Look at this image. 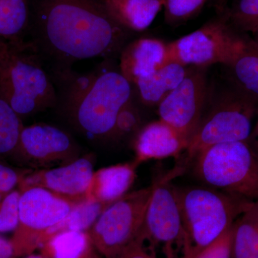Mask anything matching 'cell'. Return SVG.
<instances>
[{
  "instance_id": "6da1fadb",
  "label": "cell",
  "mask_w": 258,
  "mask_h": 258,
  "mask_svg": "<svg viewBox=\"0 0 258 258\" xmlns=\"http://www.w3.org/2000/svg\"><path fill=\"white\" fill-rule=\"evenodd\" d=\"M128 30L107 13L101 0H43L37 10V52L60 64L120 53Z\"/></svg>"
},
{
  "instance_id": "7a4b0ae2",
  "label": "cell",
  "mask_w": 258,
  "mask_h": 258,
  "mask_svg": "<svg viewBox=\"0 0 258 258\" xmlns=\"http://www.w3.org/2000/svg\"><path fill=\"white\" fill-rule=\"evenodd\" d=\"M62 74L66 83L57 105L64 118L88 138L110 140L117 115L134 97L132 85L120 70L111 68H98L82 76Z\"/></svg>"
},
{
  "instance_id": "3957f363",
  "label": "cell",
  "mask_w": 258,
  "mask_h": 258,
  "mask_svg": "<svg viewBox=\"0 0 258 258\" xmlns=\"http://www.w3.org/2000/svg\"><path fill=\"white\" fill-rule=\"evenodd\" d=\"M0 96L22 119L57 105L55 86L31 42L0 39Z\"/></svg>"
},
{
  "instance_id": "277c9868",
  "label": "cell",
  "mask_w": 258,
  "mask_h": 258,
  "mask_svg": "<svg viewBox=\"0 0 258 258\" xmlns=\"http://www.w3.org/2000/svg\"><path fill=\"white\" fill-rule=\"evenodd\" d=\"M183 225V258H193L233 225L253 202L210 186L176 188Z\"/></svg>"
},
{
  "instance_id": "5b68a950",
  "label": "cell",
  "mask_w": 258,
  "mask_h": 258,
  "mask_svg": "<svg viewBox=\"0 0 258 258\" xmlns=\"http://www.w3.org/2000/svg\"><path fill=\"white\" fill-rule=\"evenodd\" d=\"M193 159L195 176L206 186L247 201L258 200V158L247 141L212 146Z\"/></svg>"
},
{
  "instance_id": "8992f818",
  "label": "cell",
  "mask_w": 258,
  "mask_h": 258,
  "mask_svg": "<svg viewBox=\"0 0 258 258\" xmlns=\"http://www.w3.org/2000/svg\"><path fill=\"white\" fill-rule=\"evenodd\" d=\"M152 186L128 192L108 207L88 230L102 257L113 258L137 240L143 230Z\"/></svg>"
},
{
  "instance_id": "52a82bcc",
  "label": "cell",
  "mask_w": 258,
  "mask_h": 258,
  "mask_svg": "<svg viewBox=\"0 0 258 258\" xmlns=\"http://www.w3.org/2000/svg\"><path fill=\"white\" fill-rule=\"evenodd\" d=\"M20 191L18 225L10 239L17 258L40 249L44 234L79 203L40 187Z\"/></svg>"
},
{
  "instance_id": "ba28073f",
  "label": "cell",
  "mask_w": 258,
  "mask_h": 258,
  "mask_svg": "<svg viewBox=\"0 0 258 258\" xmlns=\"http://www.w3.org/2000/svg\"><path fill=\"white\" fill-rule=\"evenodd\" d=\"M257 107L239 91L222 98L201 120L190 139L185 150L187 159L191 160L202 151L217 144L247 141Z\"/></svg>"
},
{
  "instance_id": "9c48e42d",
  "label": "cell",
  "mask_w": 258,
  "mask_h": 258,
  "mask_svg": "<svg viewBox=\"0 0 258 258\" xmlns=\"http://www.w3.org/2000/svg\"><path fill=\"white\" fill-rule=\"evenodd\" d=\"M247 42L224 20H213L168 44L169 60L186 67L203 68L216 63L230 66Z\"/></svg>"
},
{
  "instance_id": "30bf717a",
  "label": "cell",
  "mask_w": 258,
  "mask_h": 258,
  "mask_svg": "<svg viewBox=\"0 0 258 258\" xmlns=\"http://www.w3.org/2000/svg\"><path fill=\"white\" fill-rule=\"evenodd\" d=\"M81 157L79 144L58 127L39 123L24 126L9 161L18 167L38 170L62 166Z\"/></svg>"
},
{
  "instance_id": "8fae6325",
  "label": "cell",
  "mask_w": 258,
  "mask_h": 258,
  "mask_svg": "<svg viewBox=\"0 0 258 258\" xmlns=\"http://www.w3.org/2000/svg\"><path fill=\"white\" fill-rule=\"evenodd\" d=\"M170 175L152 185L150 200L141 235L153 245H160L166 258H172L174 246L181 248L183 225L176 187L169 184Z\"/></svg>"
},
{
  "instance_id": "7c38bea8",
  "label": "cell",
  "mask_w": 258,
  "mask_h": 258,
  "mask_svg": "<svg viewBox=\"0 0 258 258\" xmlns=\"http://www.w3.org/2000/svg\"><path fill=\"white\" fill-rule=\"evenodd\" d=\"M206 96L205 71H188L182 82L158 106L159 119L190 141L201 121Z\"/></svg>"
},
{
  "instance_id": "4fadbf2b",
  "label": "cell",
  "mask_w": 258,
  "mask_h": 258,
  "mask_svg": "<svg viewBox=\"0 0 258 258\" xmlns=\"http://www.w3.org/2000/svg\"><path fill=\"white\" fill-rule=\"evenodd\" d=\"M94 173L91 154L83 156L64 165L32 170L19 185L20 191L40 187L80 203L86 199L88 186Z\"/></svg>"
},
{
  "instance_id": "5bb4252c",
  "label": "cell",
  "mask_w": 258,
  "mask_h": 258,
  "mask_svg": "<svg viewBox=\"0 0 258 258\" xmlns=\"http://www.w3.org/2000/svg\"><path fill=\"white\" fill-rule=\"evenodd\" d=\"M189 140L171 125L159 119L151 122L134 136V161L138 165L144 161L174 157L185 152Z\"/></svg>"
},
{
  "instance_id": "9a60e30c",
  "label": "cell",
  "mask_w": 258,
  "mask_h": 258,
  "mask_svg": "<svg viewBox=\"0 0 258 258\" xmlns=\"http://www.w3.org/2000/svg\"><path fill=\"white\" fill-rule=\"evenodd\" d=\"M168 63V44L151 37L128 42L120 53V72L132 86Z\"/></svg>"
},
{
  "instance_id": "2e32d148",
  "label": "cell",
  "mask_w": 258,
  "mask_h": 258,
  "mask_svg": "<svg viewBox=\"0 0 258 258\" xmlns=\"http://www.w3.org/2000/svg\"><path fill=\"white\" fill-rule=\"evenodd\" d=\"M135 161L115 164L94 171L86 199L111 205L128 193L137 178Z\"/></svg>"
},
{
  "instance_id": "e0dca14e",
  "label": "cell",
  "mask_w": 258,
  "mask_h": 258,
  "mask_svg": "<svg viewBox=\"0 0 258 258\" xmlns=\"http://www.w3.org/2000/svg\"><path fill=\"white\" fill-rule=\"evenodd\" d=\"M113 20L128 32H142L152 25L164 0H101Z\"/></svg>"
},
{
  "instance_id": "ac0fdd59",
  "label": "cell",
  "mask_w": 258,
  "mask_h": 258,
  "mask_svg": "<svg viewBox=\"0 0 258 258\" xmlns=\"http://www.w3.org/2000/svg\"><path fill=\"white\" fill-rule=\"evenodd\" d=\"M189 70L186 66L170 62L132 86L139 100L147 106H159L164 98L182 82Z\"/></svg>"
},
{
  "instance_id": "d6986e66",
  "label": "cell",
  "mask_w": 258,
  "mask_h": 258,
  "mask_svg": "<svg viewBox=\"0 0 258 258\" xmlns=\"http://www.w3.org/2000/svg\"><path fill=\"white\" fill-rule=\"evenodd\" d=\"M239 92L258 106V44L247 42L229 66Z\"/></svg>"
},
{
  "instance_id": "ffe728a7",
  "label": "cell",
  "mask_w": 258,
  "mask_h": 258,
  "mask_svg": "<svg viewBox=\"0 0 258 258\" xmlns=\"http://www.w3.org/2000/svg\"><path fill=\"white\" fill-rule=\"evenodd\" d=\"M232 258H258V200L233 224Z\"/></svg>"
},
{
  "instance_id": "44dd1931",
  "label": "cell",
  "mask_w": 258,
  "mask_h": 258,
  "mask_svg": "<svg viewBox=\"0 0 258 258\" xmlns=\"http://www.w3.org/2000/svg\"><path fill=\"white\" fill-rule=\"evenodd\" d=\"M108 206L109 205L106 204L88 199L80 202L61 221L44 234L40 247L52 236L60 232L67 231L88 232Z\"/></svg>"
},
{
  "instance_id": "7402d4cb",
  "label": "cell",
  "mask_w": 258,
  "mask_h": 258,
  "mask_svg": "<svg viewBox=\"0 0 258 258\" xmlns=\"http://www.w3.org/2000/svg\"><path fill=\"white\" fill-rule=\"evenodd\" d=\"M30 22L29 0H0V39L25 41Z\"/></svg>"
},
{
  "instance_id": "603a6c76",
  "label": "cell",
  "mask_w": 258,
  "mask_h": 258,
  "mask_svg": "<svg viewBox=\"0 0 258 258\" xmlns=\"http://www.w3.org/2000/svg\"><path fill=\"white\" fill-rule=\"evenodd\" d=\"M92 247L88 231H67L52 236L40 249L46 258H81Z\"/></svg>"
},
{
  "instance_id": "cb8c5ba5",
  "label": "cell",
  "mask_w": 258,
  "mask_h": 258,
  "mask_svg": "<svg viewBox=\"0 0 258 258\" xmlns=\"http://www.w3.org/2000/svg\"><path fill=\"white\" fill-rule=\"evenodd\" d=\"M24 126L20 115L0 96V162L9 161Z\"/></svg>"
},
{
  "instance_id": "d4e9b609",
  "label": "cell",
  "mask_w": 258,
  "mask_h": 258,
  "mask_svg": "<svg viewBox=\"0 0 258 258\" xmlns=\"http://www.w3.org/2000/svg\"><path fill=\"white\" fill-rule=\"evenodd\" d=\"M143 125L142 113L132 98L117 115L110 140L120 142L134 137Z\"/></svg>"
},
{
  "instance_id": "484cf974",
  "label": "cell",
  "mask_w": 258,
  "mask_h": 258,
  "mask_svg": "<svg viewBox=\"0 0 258 258\" xmlns=\"http://www.w3.org/2000/svg\"><path fill=\"white\" fill-rule=\"evenodd\" d=\"M208 0H164L166 22L176 24L185 21L201 10Z\"/></svg>"
},
{
  "instance_id": "4316f807",
  "label": "cell",
  "mask_w": 258,
  "mask_h": 258,
  "mask_svg": "<svg viewBox=\"0 0 258 258\" xmlns=\"http://www.w3.org/2000/svg\"><path fill=\"white\" fill-rule=\"evenodd\" d=\"M231 19L240 30L254 34L258 30V0H239Z\"/></svg>"
},
{
  "instance_id": "83f0119b",
  "label": "cell",
  "mask_w": 258,
  "mask_h": 258,
  "mask_svg": "<svg viewBox=\"0 0 258 258\" xmlns=\"http://www.w3.org/2000/svg\"><path fill=\"white\" fill-rule=\"evenodd\" d=\"M20 190L15 189L0 201V235L14 232L18 225Z\"/></svg>"
},
{
  "instance_id": "f1b7e54d",
  "label": "cell",
  "mask_w": 258,
  "mask_h": 258,
  "mask_svg": "<svg viewBox=\"0 0 258 258\" xmlns=\"http://www.w3.org/2000/svg\"><path fill=\"white\" fill-rule=\"evenodd\" d=\"M233 225L193 258H232Z\"/></svg>"
},
{
  "instance_id": "f546056e",
  "label": "cell",
  "mask_w": 258,
  "mask_h": 258,
  "mask_svg": "<svg viewBox=\"0 0 258 258\" xmlns=\"http://www.w3.org/2000/svg\"><path fill=\"white\" fill-rule=\"evenodd\" d=\"M31 171L10 166L6 162H0V192L8 195L18 189L23 178Z\"/></svg>"
},
{
  "instance_id": "4dcf8cb0",
  "label": "cell",
  "mask_w": 258,
  "mask_h": 258,
  "mask_svg": "<svg viewBox=\"0 0 258 258\" xmlns=\"http://www.w3.org/2000/svg\"><path fill=\"white\" fill-rule=\"evenodd\" d=\"M113 258H157V257L154 252L149 251V249L146 247L145 240L140 235L137 240H134Z\"/></svg>"
},
{
  "instance_id": "1f68e13d",
  "label": "cell",
  "mask_w": 258,
  "mask_h": 258,
  "mask_svg": "<svg viewBox=\"0 0 258 258\" xmlns=\"http://www.w3.org/2000/svg\"><path fill=\"white\" fill-rule=\"evenodd\" d=\"M0 258H17L11 241L0 235Z\"/></svg>"
},
{
  "instance_id": "d6a6232c",
  "label": "cell",
  "mask_w": 258,
  "mask_h": 258,
  "mask_svg": "<svg viewBox=\"0 0 258 258\" xmlns=\"http://www.w3.org/2000/svg\"><path fill=\"white\" fill-rule=\"evenodd\" d=\"M256 115H257V120H256L252 132H251L250 136L247 142H248L249 146L252 148L254 154L258 158V107Z\"/></svg>"
},
{
  "instance_id": "836d02e7",
  "label": "cell",
  "mask_w": 258,
  "mask_h": 258,
  "mask_svg": "<svg viewBox=\"0 0 258 258\" xmlns=\"http://www.w3.org/2000/svg\"><path fill=\"white\" fill-rule=\"evenodd\" d=\"M81 258H102V256L97 252L96 249L93 247L90 249Z\"/></svg>"
},
{
  "instance_id": "e575fe53",
  "label": "cell",
  "mask_w": 258,
  "mask_h": 258,
  "mask_svg": "<svg viewBox=\"0 0 258 258\" xmlns=\"http://www.w3.org/2000/svg\"><path fill=\"white\" fill-rule=\"evenodd\" d=\"M19 258H46L44 257L42 254H36L35 253H32L30 254H28V255L24 256V257H19Z\"/></svg>"
},
{
  "instance_id": "d590c367",
  "label": "cell",
  "mask_w": 258,
  "mask_h": 258,
  "mask_svg": "<svg viewBox=\"0 0 258 258\" xmlns=\"http://www.w3.org/2000/svg\"><path fill=\"white\" fill-rule=\"evenodd\" d=\"M7 195H4V194L0 192V201H1L2 200H3L6 197Z\"/></svg>"
},
{
  "instance_id": "8d00e7d4",
  "label": "cell",
  "mask_w": 258,
  "mask_h": 258,
  "mask_svg": "<svg viewBox=\"0 0 258 258\" xmlns=\"http://www.w3.org/2000/svg\"><path fill=\"white\" fill-rule=\"evenodd\" d=\"M254 35H255L256 39H257V41H256V42H257V43L258 44V30H257V31L254 32Z\"/></svg>"
}]
</instances>
